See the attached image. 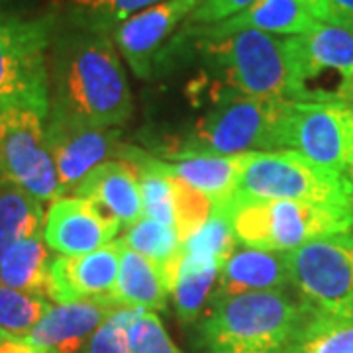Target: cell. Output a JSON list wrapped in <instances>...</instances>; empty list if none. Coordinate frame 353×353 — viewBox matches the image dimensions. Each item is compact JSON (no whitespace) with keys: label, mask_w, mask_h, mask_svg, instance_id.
<instances>
[{"label":"cell","mask_w":353,"mask_h":353,"mask_svg":"<svg viewBox=\"0 0 353 353\" xmlns=\"http://www.w3.org/2000/svg\"><path fill=\"white\" fill-rule=\"evenodd\" d=\"M171 181L175 192V230L185 241L208 222L214 212V202L179 176L171 175Z\"/></svg>","instance_id":"f1b7e54d"},{"label":"cell","mask_w":353,"mask_h":353,"mask_svg":"<svg viewBox=\"0 0 353 353\" xmlns=\"http://www.w3.org/2000/svg\"><path fill=\"white\" fill-rule=\"evenodd\" d=\"M122 224L102 206L81 196H61L46 212L43 240L57 255H81L116 240Z\"/></svg>","instance_id":"9a60e30c"},{"label":"cell","mask_w":353,"mask_h":353,"mask_svg":"<svg viewBox=\"0 0 353 353\" xmlns=\"http://www.w3.org/2000/svg\"><path fill=\"white\" fill-rule=\"evenodd\" d=\"M290 285L316 310L353 314V230L308 241L287 253Z\"/></svg>","instance_id":"9c48e42d"},{"label":"cell","mask_w":353,"mask_h":353,"mask_svg":"<svg viewBox=\"0 0 353 353\" xmlns=\"http://www.w3.org/2000/svg\"><path fill=\"white\" fill-rule=\"evenodd\" d=\"M114 308L116 306L106 299L51 304L26 340L41 352L81 353L88 338Z\"/></svg>","instance_id":"2e32d148"},{"label":"cell","mask_w":353,"mask_h":353,"mask_svg":"<svg viewBox=\"0 0 353 353\" xmlns=\"http://www.w3.org/2000/svg\"><path fill=\"white\" fill-rule=\"evenodd\" d=\"M0 353H41L26 338H4L0 343Z\"/></svg>","instance_id":"836d02e7"},{"label":"cell","mask_w":353,"mask_h":353,"mask_svg":"<svg viewBox=\"0 0 353 353\" xmlns=\"http://www.w3.org/2000/svg\"><path fill=\"white\" fill-rule=\"evenodd\" d=\"M57 14L28 18L0 8V112L30 108L50 116V53Z\"/></svg>","instance_id":"8992f818"},{"label":"cell","mask_w":353,"mask_h":353,"mask_svg":"<svg viewBox=\"0 0 353 353\" xmlns=\"http://www.w3.org/2000/svg\"><path fill=\"white\" fill-rule=\"evenodd\" d=\"M122 240L130 250L138 252L153 263L163 267L167 281H169V289H171L176 269L183 259V240L175 228L161 224L148 216H141L134 226L128 228Z\"/></svg>","instance_id":"484cf974"},{"label":"cell","mask_w":353,"mask_h":353,"mask_svg":"<svg viewBox=\"0 0 353 353\" xmlns=\"http://www.w3.org/2000/svg\"><path fill=\"white\" fill-rule=\"evenodd\" d=\"M48 73L50 116L97 128H120L132 118L134 97L110 36L57 16Z\"/></svg>","instance_id":"6da1fadb"},{"label":"cell","mask_w":353,"mask_h":353,"mask_svg":"<svg viewBox=\"0 0 353 353\" xmlns=\"http://www.w3.org/2000/svg\"><path fill=\"white\" fill-rule=\"evenodd\" d=\"M4 338H6V336H2V334H0V343H2V340H4Z\"/></svg>","instance_id":"f35d334b"},{"label":"cell","mask_w":353,"mask_h":353,"mask_svg":"<svg viewBox=\"0 0 353 353\" xmlns=\"http://www.w3.org/2000/svg\"><path fill=\"white\" fill-rule=\"evenodd\" d=\"M46 210L43 202L36 201L10 181L0 183V259L16 243L43 234Z\"/></svg>","instance_id":"cb8c5ba5"},{"label":"cell","mask_w":353,"mask_h":353,"mask_svg":"<svg viewBox=\"0 0 353 353\" xmlns=\"http://www.w3.org/2000/svg\"><path fill=\"white\" fill-rule=\"evenodd\" d=\"M320 20L301 0H255L243 12L228 18L220 24L199 26L208 34H230L238 30H259L273 36H303L310 32ZM196 26V24H192Z\"/></svg>","instance_id":"d6986e66"},{"label":"cell","mask_w":353,"mask_h":353,"mask_svg":"<svg viewBox=\"0 0 353 353\" xmlns=\"http://www.w3.org/2000/svg\"><path fill=\"white\" fill-rule=\"evenodd\" d=\"M41 353H57V352H53V350H46V352H41Z\"/></svg>","instance_id":"74e56055"},{"label":"cell","mask_w":353,"mask_h":353,"mask_svg":"<svg viewBox=\"0 0 353 353\" xmlns=\"http://www.w3.org/2000/svg\"><path fill=\"white\" fill-rule=\"evenodd\" d=\"M50 306L48 296L16 290L0 283V334L6 338H28Z\"/></svg>","instance_id":"83f0119b"},{"label":"cell","mask_w":353,"mask_h":353,"mask_svg":"<svg viewBox=\"0 0 353 353\" xmlns=\"http://www.w3.org/2000/svg\"><path fill=\"white\" fill-rule=\"evenodd\" d=\"M236 194L353 208L352 181L312 163L294 150L253 153L241 173Z\"/></svg>","instance_id":"ba28073f"},{"label":"cell","mask_w":353,"mask_h":353,"mask_svg":"<svg viewBox=\"0 0 353 353\" xmlns=\"http://www.w3.org/2000/svg\"><path fill=\"white\" fill-rule=\"evenodd\" d=\"M118 128H97L67 118L48 116L46 141L59 176L61 196L73 194L77 185L97 167L118 157L122 148Z\"/></svg>","instance_id":"4fadbf2b"},{"label":"cell","mask_w":353,"mask_h":353,"mask_svg":"<svg viewBox=\"0 0 353 353\" xmlns=\"http://www.w3.org/2000/svg\"><path fill=\"white\" fill-rule=\"evenodd\" d=\"M202 108L206 110L187 136L165 145L159 159L176 161L190 155H238L285 150L287 99H253L218 92L202 102Z\"/></svg>","instance_id":"277c9868"},{"label":"cell","mask_w":353,"mask_h":353,"mask_svg":"<svg viewBox=\"0 0 353 353\" xmlns=\"http://www.w3.org/2000/svg\"><path fill=\"white\" fill-rule=\"evenodd\" d=\"M306 303L287 290L214 299L192 324L194 353H283L301 324Z\"/></svg>","instance_id":"3957f363"},{"label":"cell","mask_w":353,"mask_h":353,"mask_svg":"<svg viewBox=\"0 0 353 353\" xmlns=\"http://www.w3.org/2000/svg\"><path fill=\"white\" fill-rule=\"evenodd\" d=\"M330 24L341 26L353 34V0H328Z\"/></svg>","instance_id":"d6a6232c"},{"label":"cell","mask_w":353,"mask_h":353,"mask_svg":"<svg viewBox=\"0 0 353 353\" xmlns=\"http://www.w3.org/2000/svg\"><path fill=\"white\" fill-rule=\"evenodd\" d=\"M51 255L43 234L16 243L0 259V283L16 290L48 296Z\"/></svg>","instance_id":"d4e9b609"},{"label":"cell","mask_w":353,"mask_h":353,"mask_svg":"<svg viewBox=\"0 0 353 353\" xmlns=\"http://www.w3.org/2000/svg\"><path fill=\"white\" fill-rule=\"evenodd\" d=\"M10 4H12V0H0V8H2V10H10V8H8ZM10 12H14V10H10Z\"/></svg>","instance_id":"d590c367"},{"label":"cell","mask_w":353,"mask_h":353,"mask_svg":"<svg viewBox=\"0 0 353 353\" xmlns=\"http://www.w3.org/2000/svg\"><path fill=\"white\" fill-rule=\"evenodd\" d=\"M222 259L204 253L183 252L171 285V301L183 324H194L214 299Z\"/></svg>","instance_id":"7402d4cb"},{"label":"cell","mask_w":353,"mask_h":353,"mask_svg":"<svg viewBox=\"0 0 353 353\" xmlns=\"http://www.w3.org/2000/svg\"><path fill=\"white\" fill-rule=\"evenodd\" d=\"M289 287L290 271L287 253L236 245L222 263L214 299L261 290H287Z\"/></svg>","instance_id":"e0dca14e"},{"label":"cell","mask_w":353,"mask_h":353,"mask_svg":"<svg viewBox=\"0 0 353 353\" xmlns=\"http://www.w3.org/2000/svg\"><path fill=\"white\" fill-rule=\"evenodd\" d=\"M283 353H353V314H332L306 304Z\"/></svg>","instance_id":"603a6c76"},{"label":"cell","mask_w":353,"mask_h":353,"mask_svg":"<svg viewBox=\"0 0 353 353\" xmlns=\"http://www.w3.org/2000/svg\"><path fill=\"white\" fill-rule=\"evenodd\" d=\"M163 0H69L65 18L73 24L112 36V32L141 10Z\"/></svg>","instance_id":"4316f807"},{"label":"cell","mask_w":353,"mask_h":353,"mask_svg":"<svg viewBox=\"0 0 353 353\" xmlns=\"http://www.w3.org/2000/svg\"><path fill=\"white\" fill-rule=\"evenodd\" d=\"M169 296L171 289L163 267L130 250L124 243L118 277L110 294L114 306L159 312L167 306Z\"/></svg>","instance_id":"ffe728a7"},{"label":"cell","mask_w":353,"mask_h":353,"mask_svg":"<svg viewBox=\"0 0 353 353\" xmlns=\"http://www.w3.org/2000/svg\"><path fill=\"white\" fill-rule=\"evenodd\" d=\"M304 6L312 12L316 20L320 22H330V12H328V0H301Z\"/></svg>","instance_id":"e575fe53"},{"label":"cell","mask_w":353,"mask_h":353,"mask_svg":"<svg viewBox=\"0 0 353 353\" xmlns=\"http://www.w3.org/2000/svg\"><path fill=\"white\" fill-rule=\"evenodd\" d=\"M255 0H199V6L190 14L189 24L212 26L243 12Z\"/></svg>","instance_id":"1f68e13d"},{"label":"cell","mask_w":353,"mask_h":353,"mask_svg":"<svg viewBox=\"0 0 353 353\" xmlns=\"http://www.w3.org/2000/svg\"><path fill=\"white\" fill-rule=\"evenodd\" d=\"M176 38L190 41L204 65L202 75L187 87L194 106L218 92L253 99H287L285 38L259 30L208 34L192 24L185 26Z\"/></svg>","instance_id":"7a4b0ae2"},{"label":"cell","mask_w":353,"mask_h":353,"mask_svg":"<svg viewBox=\"0 0 353 353\" xmlns=\"http://www.w3.org/2000/svg\"><path fill=\"white\" fill-rule=\"evenodd\" d=\"M253 153L255 152L238 155H190L176 161H161L167 173L204 192L214 202V206H218L236 194L241 173L252 161Z\"/></svg>","instance_id":"44dd1931"},{"label":"cell","mask_w":353,"mask_h":353,"mask_svg":"<svg viewBox=\"0 0 353 353\" xmlns=\"http://www.w3.org/2000/svg\"><path fill=\"white\" fill-rule=\"evenodd\" d=\"M199 0H163L155 6L128 18L112 32L118 53L126 59L134 75L150 79L153 65L169 51L181 32L183 22H189Z\"/></svg>","instance_id":"7c38bea8"},{"label":"cell","mask_w":353,"mask_h":353,"mask_svg":"<svg viewBox=\"0 0 353 353\" xmlns=\"http://www.w3.org/2000/svg\"><path fill=\"white\" fill-rule=\"evenodd\" d=\"M226 208L238 243L267 252L289 253L308 241L353 230V208L343 206L234 194Z\"/></svg>","instance_id":"5b68a950"},{"label":"cell","mask_w":353,"mask_h":353,"mask_svg":"<svg viewBox=\"0 0 353 353\" xmlns=\"http://www.w3.org/2000/svg\"><path fill=\"white\" fill-rule=\"evenodd\" d=\"M73 194L102 206L126 228L134 226L143 216L138 173L124 159H108L97 165L77 185Z\"/></svg>","instance_id":"ac0fdd59"},{"label":"cell","mask_w":353,"mask_h":353,"mask_svg":"<svg viewBox=\"0 0 353 353\" xmlns=\"http://www.w3.org/2000/svg\"><path fill=\"white\" fill-rule=\"evenodd\" d=\"M46 120L30 108L0 112V169L4 181L36 201L53 202L61 199V187L46 141Z\"/></svg>","instance_id":"30bf717a"},{"label":"cell","mask_w":353,"mask_h":353,"mask_svg":"<svg viewBox=\"0 0 353 353\" xmlns=\"http://www.w3.org/2000/svg\"><path fill=\"white\" fill-rule=\"evenodd\" d=\"M287 101L353 104V34L330 22L285 38Z\"/></svg>","instance_id":"52a82bcc"},{"label":"cell","mask_w":353,"mask_h":353,"mask_svg":"<svg viewBox=\"0 0 353 353\" xmlns=\"http://www.w3.org/2000/svg\"><path fill=\"white\" fill-rule=\"evenodd\" d=\"M138 308L116 306L110 314L104 318L97 332L88 338L87 345L81 353H130L128 328Z\"/></svg>","instance_id":"4dcf8cb0"},{"label":"cell","mask_w":353,"mask_h":353,"mask_svg":"<svg viewBox=\"0 0 353 353\" xmlns=\"http://www.w3.org/2000/svg\"><path fill=\"white\" fill-rule=\"evenodd\" d=\"M130 353H183L169 338L157 312L139 310L128 328Z\"/></svg>","instance_id":"f546056e"},{"label":"cell","mask_w":353,"mask_h":353,"mask_svg":"<svg viewBox=\"0 0 353 353\" xmlns=\"http://www.w3.org/2000/svg\"><path fill=\"white\" fill-rule=\"evenodd\" d=\"M4 181V175H2V169H0V183Z\"/></svg>","instance_id":"8d00e7d4"},{"label":"cell","mask_w":353,"mask_h":353,"mask_svg":"<svg viewBox=\"0 0 353 353\" xmlns=\"http://www.w3.org/2000/svg\"><path fill=\"white\" fill-rule=\"evenodd\" d=\"M122 250L124 240L118 238L94 252L51 257L48 299L57 304L94 299L110 301Z\"/></svg>","instance_id":"5bb4252c"},{"label":"cell","mask_w":353,"mask_h":353,"mask_svg":"<svg viewBox=\"0 0 353 353\" xmlns=\"http://www.w3.org/2000/svg\"><path fill=\"white\" fill-rule=\"evenodd\" d=\"M285 150L353 183V104L289 101Z\"/></svg>","instance_id":"8fae6325"}]
</instances>
